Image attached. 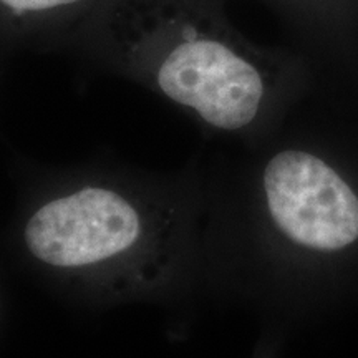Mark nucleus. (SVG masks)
<instances>
[{"instance_id":"obj_1","label":"nucleus","mask_w":358,"mask_h":358,"mask_svg":"<svg viewBox=\"0 0 358 358\" xmlns=\"http://www.w3.org/2000/svg\"><path fill=\"white\" fill-rule=\"evenodd\" d=\"M219 203V271L271 312L358 306V143L292 124L249 146Z\"/></svg>"},{"instance_id":"obj_2","label":"nucleus","mask_w":358,"mask_h":358,"mask_svg":"<svg viewBox=\"0 0 358 358\" xmlns=\"http://www.w3.org/2000/svg\"><path fill=\"white\" fill-rule=\"evenodd\" d=\"M70 42L248 148L292 118L320 80L295 48L245 38L224 0H106Z\"/></svg>"},{"instance_id":"obj_3","label":"nucleus","mask_w":358,"mask_h":358,"mask_svg":"<svg viewBox=\"0 0 358 358\" xmlns=\"http://www.w3.org/2000/svg\"><path fill=\"white\" fill-rule=\"evenodd\" d=\"M166 206L108 179H87L53 189L30 213L24 245L47 274L71 282L134 284L158 274L178 236Z\"/></svg>"},{"instance_id":"obj_4","label":"nucleus","mask_w":358,"mask_h":358,"mask_svg":"<svg viewBox=\"0 0 358 358\" xmlns=\"http://www.w3.org/2000/svg\"><path fill=\"white\" fill-rule=\"evenodd\" d=\"M322 78L358 85V0H259Z\"/></svg>"},{"instance_id":"obj_5","label":"nucleus","mask_w":358,"mask_h":358,"mask_svg":"<svg viewBox=\"0 0 358 358\" xmlns=\"http://www.w3.org/2000/svg\"><path fill=\"white\" fill-rule=\"evenodd\" d=\"M106 0H0V30L22 37L71 40Z\"/></svg>"}]
</instances>
